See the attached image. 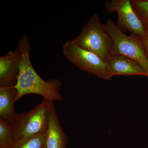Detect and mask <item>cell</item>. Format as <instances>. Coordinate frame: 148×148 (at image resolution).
<instances>
[{
    "label": "cell",
    "instance_id": "cell-12",
    "mask_svg": "<svg viewBox=\"0 0 148 148\" xmlns=\"http://www.w3.org/2000/svg\"><path fill=\"white\" fill-rule=\"evenodd\" d=\"M45 135L40 133L17 140L13 148H45Z\"/></svg>",
    "mask_w": 148,
    "mask_h": 148
},
{
    "label": "cell",
    "instance_id": "cell-10",
    "mask_svg": "<svg viewBox=\"0 0 148 148\" xmlns=\"http://www.w3.org/2000/svg\"><path fill=\"white\" fill-rule=\"evenodd\" d=\"M16 93L14 86L0 87V118L12 124L17 114L14 107Z\"/></svg>",
    "mask_w": 148,
    "mask_h": 148
},
{
    "label": "cell",
    "instance_id": "cell-8",
    "mask_svg": "<svg viewBox=\"0 0 148 148\" xmlns=\"http://www.w3.org/2000/svg\"><path fill=\"white\" fill-rule=\"evenodd\" d=\"M68 141V137L62 129L56 114L55 105L51 102L45 148H66Z\"/></svg>",
    "mask_w": 148,
    "mask_h": 148
},
{
    "label": "cell",
    "instance_id": "cell-6",
    "mask_svg": "<svg viewBox=\"0 0 148 148\" xmlns=\"http://www.w3.org/2000/svg\"><path fill=\"white\" fill-rule=\"evenodd\" d=\"M108 13L117 14L116 26L122 31H127L141 38L146 36V28L133 10L130 0H111L105 2Z\"/></svg>",
    "mask_w": 148,
    "mask_h": 148
},
{
    "label": "cell",
    "instance_id": "cell-4",
    "mask_svg": "<svg viewBox=\"0 0 148 148\" xmlns=\"http://www.w3.org/2000/svg\"><path fill=\"white\" fill-rule=\"evenodd\" d=\"M63 53L69 62L83 71L107 80L114 77L108 63L95 53L78 46L72 40L64 44Z\"/></svg>",
    "mask_w": 148,
    "mask_h": 148
},
{
    "label": "cell",
    "instance_id": "cell-9",
    "mask_svg": "<svg viewBox=\"0 0 148 148\" xmlns=\"http://www.w3.org/2000/svg\"><path fill=\"white\" fill-rule=\"evenodd\" d=\"M107 63L114 76L140 75L147 77L145 70L141 64L125 56L112 55Z\"/></svg>",
    "mask_w": 148,
    "mask_h": 148
},
{
    "label": "cell",
    "instance_id": "cell-13",
    "mask_svg": "<svg viewBox=\"0 0 148 148\" xmlns=\"http://www.w3.org/2000/svg\"><path fill=\"white\" fill-rule=\"evenodd\" d=\"M133 10L146 28H148V0L131 1Z\"/></svg>",
    "mask_w": 148,
    "mask_h": 148
},
{
    "label": "cell",
    "instance_id": "cell-5",
    "mask_svg": "<svg viewBox=\"0 0 148 148\" xmlns=\"http://www.w3.org/2000/svg\"><path fill=\"white\" fill-rule=\"evenodd\" d=\"M51 103L43 99L32 110L16 114L13 124L16 141L28 136L46 132Z\"/></svg>",
    "mask_w": 148,
    "mask_h": 148
},
{
    "label": "cell",
    "instance_id": "cell-2",
    "mask_svg": "<svg viewBox=\"0 0 148 148\" xmlns=\"http://www.w3.org/2000/svg\"><path fill=\"white\" fill-rule=\"evenodd\" d=\"M72 42L78 46L96 54L105 61L112 56L114 41L97 13L93 14Z\"/></svg>",
    "mask_w": 148,
    "mask_h": 148
},
{
    "label": "cell",
    "instance_id": "cell-3",
    "mask_svg": "<svg viewBox=\"0 0 148 148\" xmlns=\"http://www.w3.org/2000/svg\"><path fill=\"white\" fill-rule=\"evenodd\" d=\"M106 31L114 41L112 55H122L138 62L144 67L148 77V59L142 45L141 38L131 34L127 36L109 19L104 24Z\"/></svg>",
    "mask_w": 148,
    "mask_h": 148
},
{
    "label": "cell",
    "instance_id": "cell-1",
    "mask_svg": "<svg viewBox=\"0 0 148 148\" xmlns=\"http://www.w3.org/2000/svg\"><path fill=\"white\" fill-rule=\"evenodd\" d=\"M17 47L21 53L20 70L17 82L14 86L17 90L15 102L24 95L36 94L51 102L62 101L63 95L59 92L61 82L55 78L45 80L35 71L30 59L31 42L24 34L18 41Z\"/></svg>",
    "mask_w": 148,
    "mask_h": 148
},
{
    "label": "cell",
    "instance_id": "cell-7",
    "mask_svg": "<svg viewBox=\"0 0 148 148\" xmlns=\"http://www.w3.org/2000/svg\"><path fill=\"white\" fill-rule=\"evenodd\" d=\"M21 59V51L18 47L0 57V87L16 85Z\"/></svg>",
    "mask_w": 148,
    "mask_h": 148
},
{
    "label": "cell",
    "instance_id": "cell-11",
    "mask_svg": "<svg viewBox=\"0 0 148 148\" xmlns=\"http://www.w3.org/2000/svg\"><path fill=\"white\" fill-rule=\"evenodd\" d=\"M16 142L13 125L0 118V148H13Z\"/></svg>",
    "mask_w": 148,
    "mask_h": 148
},
{
    "label": "cell",
    "instance_id": "cell-14",
    "mask_svg": "<svg viewBox=\"0 0 148 148\" xmlns=\"http://www.w3.org/2000/svg\"><path fill=\"white\" fill-rule=\"evenodd\" d=\"M142 45L145 52L147 58L148 59V28H146V36L141 38Z\"/></svg>",
    "mask_w": 148,
    "mask_h": 148
}]
</instances>
